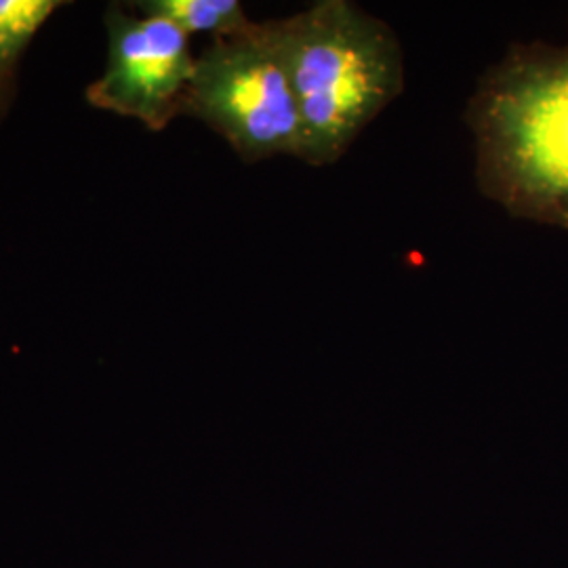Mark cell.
Here are the masks:
<instances>
[{
	"label": "cell",
	"mask_w": 568,
	"mask_h": 568,
	"mask_svg": "<svg viewBox=\"0 0 568 568\" xmlns=\"http://www.w3.org/2000/svg\"><path fill=\"white\" fill-rule=\"evenodd\" d=\"M182 114L217 131L244 163L300 159V110L270 21L211 41L196 58Z\"/></svg>",
	"instance_id": "cell-3"
},
{
	"label": "cell",
	"mask_w": 568,
	"mask_h": 568,
	"mask_svg": "<svg viewBox=\"0 0 568 568\" xmlns=\"http://www.w3.org/2000/svg\"><path fill=\"white\" fill-rule=\"evenodd\" d=\"M138 11L175 23L187 37L211 34L213 41L241 34L253 23L239 0H148L138 2Z\"/></svg>",
	"instance_id": "cell-5"
},
{
	"label": "cell",
	"mask_w": 568,
	"mask_h": 568,
	"mask_svg": "<svg viewBox=\"0 0 568 568\" xmlns=\"http://www.w3.org/2000/svg\"><path fill=\"white\" fill-rule=\"evenodd\" d=\"M469 116L488 199L568 227V47L514 51L483 81Z\"/></svg>",
	"instance_id": "cell-2"
},
{
	"label": "cell",
	"mask_w": 568,
	"mask_h": 568,
	"mask_svg": "<svg viewBox=\"0 0 568 568\" xmlns=\"http://www.w3.org/2000/svg\"><path fill=\"white\" fill-rule=\"evenodd\" d=\"M60 0H0V82L16 84L18 63Z\"/></svg>",
	"instance_id": "cell-6"
},
{
	"label": "cell",
	"mask_w": 568,
	"mask_h": 568,
	"mask_svg": "<svg viewBox=\"0 0 568 568\" xmlns=\"http://www.w3.org/2000/svg\"><path fill=\"white\" fill-rule=\"evenodd\" d=\"M13 93H16V84L0 82V119H2V116H4V112L9 110L11 100H13Z\"/></svg>",
	"instance_id": "cell-7"
},
{
	"label": "cell",
	"mask_w": 568,
	"mask_h": 568,
	"mask_svg": "<svg viewBox=\"0 0 568 568\" xmlns=\"http://www.w3.org/2000/svg\"><path fill=\"white\" fill-rule=\"evenodd\" d=\"M270 28L300 110V161L337 163L403 93L400 42L387 23L347 0L314 2Z\"/></svg>",
	"instance_id": "cell-1"
},
{
	"label": "cell",
	"mask_w": 568,
	"mask_h": 568,
	"mask_svg": "<svg viewBox=\"0 0 568 568\" xmlns=\"http://www.w3.org/2000/svg\"><path fill=\"white\" fill-rule=\"evenodd\" d=\"M108 65L102 79L89 84L87 102L100 110L138 119L150 131L182 114L196 58L190 37L156 16H131L121 4L105 13Z\"/></svg>",
	"instance_id": "cell-4"
}]
</instances>
